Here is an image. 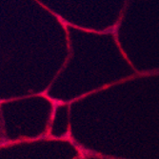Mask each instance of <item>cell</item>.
<instances>
[{"label": "cell", "mask_w": 159, "mask_h": 159, "mask_svg": "<svg viewBox=\"0 0 159 159\" xmlns=\"http://www.w3.org/2000/svg\"><path fill=\"white\" fill-rule=\"evenodd\" d=\"M113 32L136 74L159 71V0H128Z\"/></svg>", "instance_id": "1"}]
</instances>
